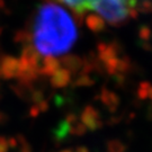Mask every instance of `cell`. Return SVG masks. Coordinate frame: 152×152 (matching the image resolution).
<instances>
[{
	"label": "cell",
	"instance_id": "cell-9",
	"mask_svg": "<svg viewBox=\"0 0 152 152\" xmlns=\"http://www.w3.org/2000/svg\"><path fill=\"white\" fill-rule=\"evenodd\" d=\"M100 100L106 107H108L109 110H115L116 107L120 105L118 96L114 91L109 90L107 88H104L100 92Z\"/></svg>",
	"mask_w": 152,
	"mask_h": 152
},
{
	"label": "cell",
	"instance_id": "cell-17",
	"mask_svg": "<svg viewBox=\"0 0 152 152\" xmlns=\"http://www.w3.org/2000/svg\"><path fill=\"white\" fill-rule=\"evenodd\" d=\"M70 132V125L68 124L65 121H62L58 127V132H56V136L58 137H62V136L66 135Z\"/></svg>",
	"mask_w": 152,
	"mask_h": 152
},
{
	"label": "cell",
	"instance_id": "cell-14",
	"mask_svg": "<svg viewBox=\"0 0 152 152\" xmlns=\"http://www.w3.org/2000/svg\"><path fill=\"white\" fill-rule=\"evenodd\" d=\"M87 127L85 126V125L82 124L81 122H78L76 123L75 125H72L70 126V134L72 135H77V136H82L86 134V132H87Z\"/></svg>",
	"mask_w": 152,
	"mask_h": 152
},
{
	"label": "cell",
	"instance_id": "cell-24",
	"mask_svg": "<svg viewBox=\"0 0 152 152\" xmlns=\"http://www.w3.org/2000/svg\"><path fill=\"white\" fill-rule=\"evenodd\" d=\"M29 116L32 117V118H36V117H38L39 116V114H41V112H39V109H38L37 105H34L33 104L32 106H31V108H29Z\"/></svg>",
	"mask_w": 152,
	"mask_h": 152
},
{
	"label": "cell",
	"instance_id": "cell-11",
	"mask_svg": "<svg viewBox=\"0 0 152 152\" xmlns=\"http://www.w3.org/2000/svg\"><path fill=\"white\" fill-rule=\"evenodd\" d=\"M14 41L16 43H22V44H31L33 41V34L28 31L25 29H18L15 34H14Z\"/></svg>",
	"mask_w": 152,
	"mask_h": 152
},
{
	"label": "cell",
	"instance_id": "cell-7",
	"mask_svg": "<svg viewBox=\"0 0 152 152\" xmlns=\"http://www.w3.org/2000/svg\"><path fill=\"white\" fill-rule=\"evenodd\" d=\"M60 68L61 64L59 59H56L55 56H44L39 66V75L45 77H52Z\"/></svg>",
	"mask_w": 152,
	"mask_h": 152
},
{
	"label": "cell",
	"instance_id": "cell-16",
	"mask_svg": "<svg viewBox=\"0 0 152 152\" xmlns=\"http://www.w3.org/2000/svg\"><path fill=\"white\" fill-rule=\"evenodd\" d=\"M16 139L17 141H18V144H20V150H19V152H32V148H31V145H29V143H28V141L26 140L25 136L19 134Z\"/></svg>",
	"mask_w": 152,
	"mask_h": 152
},
{
	"label": "cell",
	"instance_id": "cell-13",
	"mask_svg": "<svg viewBox=\"0 0 152 152\" xmlns=\"http://www.w3.org/2000/svg\"><path fill=\"white\" fill-rule=\"evenodd\" d=\"M152 88V85L149 82H142L137 90V96L140 99H149V94Z\"/></svg>",
	"mask_w": 152,
	"mask_h": 152
},
{
	"label": "cell",
	"instance_id": "cell-3",
	"mask_svg": "<svg viewBox=\"0 0 152 152\" xmlns=\"http://www.w3.org/2000/svg\"><path fill=\"white\" fill-rule=\"evenodd\" d=\"M80 122L89 131H96L103 126V121L100 113L90 105L86 106L80 114Z\"/></svg>",
	"mask_w": 152,
	"mask_h": 152
},
{
	"label": "cell",
	"instance_id": "cell-20",
	"mask_svg": "<svg viewBox=\"0 0 152 152\" xmlns=\"http://www.w3.org/2000/svg\"><path fill=\"white\" fill-rule=\"evenodd\" d=\"M139 35H140V37L142 39H145L148 41L150 36H151V29L150 27H147V26H143V27L140 28V31H139Z\"/></svg>",
	"mask_w": 152,
	"mask_h": 152
},
{
	"label": "cell",
	"instance_id": "cell-27",
	"mask_svg": "<svg viewBox=\"0 0 152 152\" xmlns=\"http://www.w3.org/2000/svg\"><path fill=\"white\" fill-rule=\"evenodd\" d=\"M75 152H89V150L86 147H79L77 148V150Z\"/></svg>",
	"mask_w": 152,
	"mask_h": 152
},
{
	"label": "cell",
	"instance_id": "cell-15",
	"mask_svg": "<svg viewBox=\"0 0 152 152\" xmlns=\"http://www.w3.org/2000/svg\"><path fill=\"white\" fill-rule=\"evenodd\" d=\"M107 150H108V152H124L125 148L120 141L113 140V141L108 142V144H107Z\"/></svg>",
	"mask_w": 152,
	"mask_h": 152
},
{
	"label": "cell",
	"instance_id": "cell-8",
	"mask_svg": "<svg viewBox=\"0 0 152 152\" xmlns=\"http://www.w3.org/2000/svg\"><path fill=\"white\" fill-rule=\"evenodd\" d=\"M50 83L53 88H65L71 83V73L63 68H60L52 77H50Z\"/></svg>",
	"mask_w": 152,
	"mask_h": 152
},
{
	"label": "cell",
	"instance_id": "cell-19",
	"mask_svg": "<svg viewBox=\"0 0 152 152\" xmlns=\"http://www.w3.org/2000/svg\"><path fill=\"white\" fill-rule=\"evenodd\" d=\"M136 9H137V11H142V12H151L152 11V1H145V2L137 4Z\"/></svg>",
	"mask_w": 152,
	"mask_h": 152
},
{
	"label": "cell",
	"instance_id": "cell-29",
	"mask_svg": "<svg viewBox=\"0 0 152 152\" xmlns=\"http://www.w3.org/2000/svg\"><path fill=\"white\" fill-rule=\"evenodd\" d=\"M2 32H4V29H2V27H0V36H1V34H2Z\"/></svg>",
	"mask_w": 152,
	"mask_h": 152
},
{
	"label": "cell",
	"instance_id": "cell-25",
	"mask_svg": "<svg viewBox=\"0 0 152 152\" xmlns=\"http://www.w3.org/2000/svg\"><path fill=\"white\" fill-rule=\"evenodd\" d=\"M7 141H8V145H9V149H15V148L18 147V141H17L16 137H14V136H11V137H8V139H7Z\"/></svg>",
	"mask_w": 152,
	"mask_h": 152
},
{
	"label": "cell",
	"instance_id": "cell-26",
	"mask_svg": "<svg viewBox=\"0 0 152 152\" xmlns=\"http://www.w3.org/2000/svg\"><path fill=\"white\" fill-rule=\"evenodd\" d=\"M8 120V116L5 114V113H2V112H0V124H2V123H6Z\"/></svg>",
	"mask_w": 152,
	"mask_h": 152
},
{
	"label": "cell",
	"instance_id": "cell-28",
	"mask_svg": "<svg viewBox=\"0 0 152 152\" xmlns=\"http://www.w3.org/2000/svg\"><path fill=\"white\" fill-rule=\"evenodd\" d=\"M60 152H73V151H71V150H62Z\"/></svg>",
	"mask_w": 152,
	"mask_h": 152
},
{
	"label": "cell",
	"instance_id": "cell-18",
	"mask_svg": "<svg viewBox=\"0 0 152 152\" xmlns=\"http://www.w3.org/2000/svg\"><path fill=\"white\" fill-rule=\"evenodd\" d=\"M29 99H31L35 105L38 103H41V102H43L44 99H45L44 92L42 91V90H32V94H31V98H29Z\"/></svg>",
	"mask_w": 152,
	"mask_h": 152
},
{
	"label": "cell",
	"instance_id": "cell-2",
	"mask_svg": "<svg viewBox=\"0 0 152 152\" xmlns=\"http://www.w3.org/2000/svg\"><path fill=\"white\" fill-rule=\"evenodd\" d=\"M88 4L89 10L98 12L97 15L113 26H120L139 14L137 2L134 1H88Z\"/></svg>",
	"mask_w": 152,
	"mask_h": 152
},
{
	"label": "cell",
	"instance_id": "cell-6",
	"mask_svg": "<svg viewBox=\"0 0 152 152\" xmlns=\"http://www.w3.org/2000/svg\"><path fill=\"white\" fill-rule=\"evenodd\" d=\"M59 5L65 6L68 9H70L79 23H81V20L85 18V15L89 10L88 1H60Z\"/></svg>",
	"mask_w": 152,
	"mask_h": 152
},
{
	"label": "cell",
	"instance_id": "cell-12",
	"mask_svg": "<svg viewBox=\"0 0 152 152\" xmlns=\"http://www.w3.org/2000/svg\"><path fill=\"white\" fill-rule=\"evenodd\" d=\"M94 83L95 81L89 75H85V73H80L73 82V85L77 87H89V86H92Z\"/></svg>",
	"mask_w": 152,
	"mask_h": 152
},
{
	"label": "cell",
	"instance_id": "cell-30",
	"mask_svg": "<svg viewBox=\"0 0 152 152\" xmlns=\"http://www.w3.org/2000/svg\"><path fill=\"white\" fill-rule=\"evenodd\" d=\"M150 115L152 116V105H151V107H150Z\"/></svg>",
	"mask_w": 152,
	"mask_h": 152
},
{
	"label": "cell",
	"instance_id": "cell-4",
	"mask_svg": "<svg viewBox=\"0 0 152 152\" xmlns=\"http://www.w3.org/2000/svg\"><path fill=\"white\" fill-rule=\"evenodd\" d=\"M19 75V60L11 56L6 55L0 62V77L5 79H14Z\"/></svg>",
	"mask_w": 152,
	"mask_h": 152
},
{
	"label": "cell",
	"instance_id": "cell-22",
	"mask_svg": "<svg viewBox=\"0 0 152 152\" xmlns=\"http://www.w3.org/2000/svg\"><path fill=\"white\" fill-rule=\"evenodd\" d=\"M64 121L70 125V126H72V125H75L76 123H78V116H77L75 113H69V114L65 116Z\"/></svg>",
	"mask_w": 152,
	"mask_h": 152
},
{
	"label": "cell",
	"instance_id": "cell-1",
	"mask_svg": "<svg viewBox=\"0 0 152 152\" xmlns=\"http://www.w3.org/2000/svg\"><path fill=\"white\" fill-rule=\"evenodd\" d=\"M77 39V27L70 14L59 4L41 6L34 24V48L41 55H61L72 48Z\"/></svg>",
	"mask_w": 152,
	"mask_h": 152
},
{
	"label": "cell",
	"instance_id": "cell-21",
	"mask_svg": "<svg viewBox=\"0 0 152 152\" xmlns=\"http://www.w3.org/2000/svg\"><path fill=\"white\" fill-rule=\"evenodd\" d=\"M0 152H9V145L7 137L4 135H0Z\"/></svg>",
	"mask_w": 152,
	"mask_h": 152
},
{
	"label": "cell",
	"instance_id": "cell-10",
	"mask_svg": "<svg viewBox=\"0 0 152 152\" xmlns=\"http://www.w3.org/2000/svg\"><path fill=\"white\" fill-rule=\"evenodd\" d=\"M86 25L94 33H99L105 29L106 22L97 14H89L86 16Z\"/></svg>",
	"mask_w": 152,
	"mask_h": 152
},
{
	"label": "cell",
	"instance_id": "cell-5",
	"mask_svg": "<svg viewBox=\"0 0 152 152\" xmlns=\"http://www.w3.org/2000/svg\"><path fill=\"white\" fill-rule=\"evenodd\" d=\"M59 61H60L61 68L69 71L71 75L72 73H78L79 71H81L83 63H85V60L82 59L81 56H79L77 54L62 55L59 59Z\"/></svg>",
	"mask_w": 152,
	"mask_h": 152
},
{
	"label": "cell",
	"instance_id": "cell-23",
	"mask_svg": "<svg viewBox=\"0 0 152 152\" xmlns=\"http://www.w3.org/2000/svg\"><path fill=\"white\" fill-rule=\"evenodd\" d=\"M34 105H35V104H34ZM36 105H37V107H38V109H39V112H41V114H42V113H46L50 108L49 102H48L46 99H44L43 102L36 104Z\"/></svg>",
	"mask_w": 152,
	"mask_h": 152
},
{
	"label": "cell",
	"instance_id": "cell-31",
	"mask_svg": "<svg viewBox=\"0 0 152 152\" xmlns=\"http://www.w3.org/2000/svg\"><path fill=\"white\" fill-rule=\"evenodd\" d=\"M0 99H1V95H0Z\"/></svg>",
	"mask_w": 152,
	"mask_h": 152
}]
</instances>
